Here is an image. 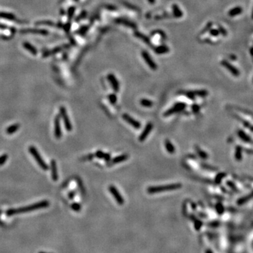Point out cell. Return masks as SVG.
Returning <instances> with one entry per match:
<instances>
[{
  "instance_id": "38",
  "label": "cell",
  "mask_w": 253,
  "mask_h": 253,
  "mask_svg": "<svg viewBox=\"0 0 253 253\" xmlns=\"http://www.w3.org/2000/svg\"><path fill=\"white\" fill-rule=\"evenodd\" d=\"M71 208L75 212H79L81 210V205L79 203H73L71 205Z\"/></svg>"
},
{
  "instance_id": "7",
  "label": "cell",
  "mask_w": 253,
  "mask_h": 253,
  "mask_svg": "<svg viewBox=\"0 0 253 253\" xmlns=\"http://www.w3.org/2000/svg\"><path fill=\"white\" fill-rule=\"evenodd\" d=\"M60 113H61V116H62L63 121H64V124H65V127H66V130L68 131V132H70V131L72 130V125H71V122L69 120V117L68 116L66 108H65L64 107L61 106V108H60Z\"/></svg>"
},
{
  "instance_id": "18",
  "label": "cell",
  "mask_w": 253,
  "mask_h": 253,
  "mask_svg": "<svg viewBox=\"0 0 253 253\" xmlns=\"http://www.w3.org/2000/svg\"><path fill=\"white\" fill-rule=\"evenodd\" d=\"M134 35L135 37H138V38L141 39V40H142L143 42H145L146 44H150V38H149V37H148V36H146V35H144V34L142 33V32L136 31V32H134Z\"/></svg>"
},
{
  "instance_id": "32",
  "label": "cell",
  "mask_w": 253,
  "mask_h": 253,
  "mask_svg": "<svg viewBox=\"0 0 253 253\" xmlns=\"http://www.w3.org/2000/svg\"><path fill=\"white\" fill-rule=\"evenodd\" d=\"M225 176H226V174L225 173H219V174H218L216 176V177H215V183L216 184H221L222 182V180L223 178H224Z\"/></svg>"
},
{
  "instance_id": "5",
  "label": "cell",
  "mask_w": 253,
  "mask_h": 253,
  "mask_svg": "<svg viewBox=\"0 0 253 253\" xmlns=\"http://www.w3.org/2000/svg\"><path fill=\"white\" fill-rule=\"evenodd\" d=\"M109 189L110 193L112 194V196L114 197L115 200H116L117 203L120 205H122L124 203V200L123 199L122 196H121V194H120V192L118 191V190L113 185H111L108 188Z\"/></svg>"
},
{
  "instance_id": "33",
  "label": "cell",
  "mask_w": 253,
  "mask_h": 253,
  "mask_svg": "<svg viewBox=\"0 0 253 253\" xmlns=\"http://www.w3.org/2000/svg\"><path fill=\"white\" fill-rule=\"evenodd\" d=\"M226 185L228 186V187L231 189L232 191H234V192L236 193H239V190L238 189V188L236 187V185L234 184V183L233 182V181H226Z\"/></svg>"
},
{
  "instance_id": "48",
  "label": "cell",
  "mask_w": 253,
  "mask_h": 253,
  "mask_svg": "<svg viewBox=\"0 0 253 253\" xmlns=\"http://www.w3.org/2000/svg\"><path fill=\"white\" fill-rule=\"evenodd\" d=\"M219 223L218 222H212V223L210 224V226L212 227H217L218 226Z\"/></svg>"
},
{
  "instance_id": "42",
  "label": "cell",
  "mask_w": 253,
  "mask_h": 253,
  "mask_svg": "<svg viewBox=\"0 0 253 253\" xmlns=\"http://www.w3.org/2000/svg\"><path fill=\"white\" fill-rule=\"evenodd\" d=\"M200 106L198 104H194L192 105V111L195 113H198L200 111Z\"/></svg>"
},
{
  "instance_id": "11",
  "label": "cell",
  "mask_w": 253,
  "mask_h": 253,
  "mask_svg": "<svg viewBox=\"0 0 253 253\" xmlns=\"http://www.w3.org/2000/svg\"><path fill=\"white\" fill-rule=\"evenodd\" d=\"M222 65L223 66H224L228 70H229L230 72H231V74L233 75L236 76V77H238V76L240 75V72L239 70L237 68H236L234 67V66H232L231 64H230L227 61H225V60H223V61L221 62Z\"/></svg>"
},
{
  "instance_id": "1",
  "label": "cell",
  "mask_w": 253,
  "mask_h": 253,
  "mask_svg": "<svg viewBox=\"0 0 253 253\" xmlns=\"http://www.w3.org/2000/svg\"><path fill=\"white\" fill-rule=\"evenodd\" d=\"M49 205V202L47 200H44L42 201V202L33 204V205L26 206V207H21V208L18 209H11V210H9L7 211L6 214H7L8 216H12V215L22 213V212H30V211L32 210H39V209L44 208V207H46Z\"/></svg>"
},
{
  "instance_id": "43",
  "label": "cell",
  "mask_w": 253,
  "mask_h": 253,
  "mask_svg": "<svg viewBox=\"0 0 253 253\" xmlns=\"http://www.w3.org/2000/svg\"><path fill=\"white\" fill-rule=\"evenodd\" d=\"M123 4H124V5H125L127 8H130V9H134V10H138V9L137 7H136V6H134L133 5H132V4H128L127 2H125V1H124V2H123Z\"/></svg>"
},
{
  "instance_id": "41",
  "label": "cell",
  "mask_w": 253,
  "mask_h": 253,
  "mask_svg": "<svg viewBox=\"0 0 253 253\" xmlns=\"http://www.w3.org/2000/svg\"><path fill=\"white\" fill-rule=\"evenodd\" d=\"M219 33L222 34V35H223L224 36H226V35H227L226 30H225V29L223 27H222L221 25H219Z\"/></svg>"
},
{
  "instance_id": "29",
  "label": "cell",
  "mask_w": 253,
  "mask_h": 253,
  "mask_svg": "<svg viewBox=\"0 0 253 253\" xmlns=\"http://www.w3.org/2000/svg\"><path fill=\"white\" fill-rule=\"evenodd\" d=\"M234 116L235 118H236L238 121H240V122H242V124H243V126H244L245 127L249 128V129H250L251 126H252V125H251L250 123L249 122H248L247 120H245L243 119V118H240V117L238 116H237V115H234V116Z\"/></svg>"
},
{
  "instance_id": "53",
  "label": "cell",
  "mask_w": 253,
  "mask_h": 253,
  "mask_svg": "<svg viewBox=\"0 0 253 253\" xmlns=\"http://www.w3.org/2000/svg\"><path fill=\"white\" fill-rule=\"evenodd\" d=\"M251 53H252V55H253V48H252V49H251Z\"/></svg>"
},
{
  "instance_id": "35",
  "label": "cell",
  "mask_w": 253,
  "mask_h": 253,
  "mask_svg": "<svg viewBox=\"0 0 253 253\" xmlns=\"http://www.w3.org/2000/svg\"><path fill=\"white\" fill-rule=\"evenodd\" d=\"M151 35H160V36H161L163 37V39L166 38V35H165V32L163 31H162V30H154L153 32H151Z\"/></svg>"
},
{
  "instance_id": "8",
  "label": "cell",
  "mask_w": 253,
  "mask_h": 253,
  "mask_svg": "<svg viewBox=\"0 0 253 253\" xmlns=\"http://www.w3.org/2000/svg\"><path fill=\"white\" fill-rule=\"evenodd\" d=\"M122 118L124 120H125L129 124H130L131 126L133 127L135 129H140L141 127H142V124L139 122V121H137V120H134L132 117L129 116L128 114H123L122 115Z\"/></svg>"
},
{
  "instance_id": "23",
  "label": "cell",
  "mask_w": 253,
  "mask_h": 253,
  "mask_svg": "<svg viewBox=\"0 0 253 253\" xmlns=\"http://www.w3.org/2000/svg\"><path fill=\"white\" fill-rule=\"evenodd\" d=\"M253 198V196L252 194H249L248 196H244V197L241 198H239L237 201V204L238 205H244L245 203H246V202H248V201L250 200H251Z\"/></svg>"
},
{
  "instance_id": "12",
  "label": "cell",
  "mask_w": 253,
  "mask_h": 253,
  "mask_svg": "<svg viewBox=\"0 0 253 253\" xmlns=\"http://www.w3.org/2000/svg\"><path fill=\"white\" fill-rule=\"evenodd\" d=\"M54 135L56 139H60L61 137V130L60 126V116L58 115L56 117L54 120Z\"/></svg>"
},
{
  "instance_id": "21",
  "label": "cell",
  "mask_w": 253,
  "mask_h": 253,
  "mask_svg": "<svg viewBox=\"0 0 253 253\" xmlns=\"http://www.w3.org/2000/svg\"><path fill=\"white\" fill-rule=\"evenodd\" d=\"M165 148L170 154H174L175 153V147L169 139H166L165 142Z\"/></svg>"
},
{
  "instance_id": "24",
  "label": "cell",
  "mask_w": 253,
  "mask_h": 253,
  "mask_svg": "<svg viewBox=\"0 0 253 253\" xmlns=\"http://www.w3.org/2000/svg\"><path fill=\"white\" fill-rule=\"evenodd\" d=\"M19 127H20V124H13V125H11L10 127H9L7 128V129H6V132H7V134H14V133H15L16 132H17V131L18 130Z\"/></svg>"
},
{
  "instance_id": "54",
  "label": "cell",
  "mask_w": 253,
  "mask_h": 253,
  "mask_svg": "<svg viewBox=\"0 0 253 253\" xmlns=\"http://www.w3.org/2000/svg\"><path fill=\"white\" fill-rule=\"evenodd\" d=\"M251 194H252V196H253V191H252V193H251Z\"/></svg>"
},
{
  "instance_id": "47",
  "label": "cell",
  "mask_w": 253,
  "mask_h": 253,
  "mask_svg": "<svg viewBox=\"0 0 253 253\" xmlns=\"http://www.w3.org/2000/svg\"><path fill=\"white\" fill-rule=\"evenodd\" d=\"M106 8L108 9H110V10H116L117 9L116 6H113L112 5H107Z\"/></svg>"
},
{
  "instance_id": "55",
  "label": "cell",
  "mask_w": 253,
  "mask_h": 253,
  "mask_svg": "<svg viewBox=\"0 0 253 253\" xmlns=\"http://www.w3.org/2000/svg\"><path fill=\"white\" fill-rule=\"evenodd\" d=\"M40 253H46V252H40Z\"/></svg>"
},
{
  "instance_id": "6",
  "label": "cell",
  "mask_w": 253,
  "mask_h": 253,
  "mask_svg": "<svg viewBox=\"0 0 253 253\" xmlns=\"http://www.w3.org/2000/svg\"><path fill=\"white\" fill-rule=\"evenodd\" d=\"M142 56L144 61H145L146 63L149 66L150 69L153 70H156L158 69V66H157L156 63H155L153 58H151V56H150V54L146 51H142Z\"/></svg>"
},
{
  "instance_id": "10",
  "label": "cell",
  "mask_w": 253,
  "mask_h": 253,
  "mask_svg": "<svg viewBox=\"0 0 253 253\" xmlns=\"http://www.w3.org/2000/svg\"><path fill=\"white\" fill-rule=\"evenodd\" d=\"M108 79L109 81L110 84H111L112 88L113 89V90L116 92H118L120 90V83L119 81L118 80V79L116 78V76L113 74L110 73L108 75Z\"/></svg>"
},
{
  "instance_id": "25",
  "label": "cell",
  "mask_w": 253,
  "mask_h": 253,
  "mask_svg": "<svg viewBox=\"0 0 253 253\" xmlns=\"http://www.w3.org/2000/svg\"><path fill=\"white\" fill-rule=\"evenodd\" d=\"M140 104L144 107L150 108L153 105V102L149 99H146V98H142L140 100Z\"/></svg>"
},
{
  "instance_id": "40",
  "label": "cell",
  "mask_w": 253,
  "mask_h": 253,
  "mask_svg": "<svg viewBox=\"0 0 253 253\" xmlns=\"http://www.w3.org/2000/svg\"><path fill=\"white\" fill-rule=\"evenodd\" d=\"M210 35H212V36L214 37H217L218 36V35H219V30H216V29H212V30H211L210 31Z\"/></svg>"
},
{
  "instance_id": "16",
  "label": "cell",
  "mask_w": 253,
  "mask_h": 253,
  "mask_svg": "<svg viewBox=\"0 0 253 253\" xmlns=\"http://www.w3.org/2000/svg\"><path fill=\"white\" fill-rule=\"evenodd\" d=\"M237 134L238 137L240 138V139H241V140L243 141V142H245V143H250L251 142V138L249 137V136L247 134H246L245 132H244V131L241 130V129H238L237 131Z\"/></svg>"
},
{
  "instance_id": "34",
  "label": "cell",
  "mask_w": 253,
  "mask_h": 253,
  "mask_svg": "<svg viewBox=\"0 0 253 253\" xmlns=\"http://www.w3.org/2000/svg\"><path fill=\"white\" fill-rule=\"evenodd\" d=\"M108 99H109L110 102H111V103H112V104H116L118 98H117L116 94H110L108 95Z\"/></svg>"
},
{
  "instance_id": "13",
  "label": "cell",
  "mask_w": 253,
  "mask_h": 253,
  "mask_svg": "<svg viewBox=\"0 0 253 253\" xmlns=\"http://www.w3.org/2000/svg\"><path fill=\"white\" fill-rule=\"evenodd\" d=\"M154 51L157 54H165L170 51V48L165 44H161L154 47Z\"/></svg>"
},
{
  "instance_id": "3",
  "label": "cell",
  "mask_w": 253,
  "mask_h": 253,
  "mask_svg": "<svg viewBox=\"0 0 253 253\" xmlns=\"http://www.w3.org/2000/svg\"><path fill=\"white\" fill-rule=\"evenodd\" d=\"M29 151H30V153H31V155L33 156V158L35 159L37 164L40 165V168H41L42 170H46V171L49 170L48 165H46V163L43 160V159L42 158L41 155H40V153H39V152L37 151V149L35 148V147L32 146L29 147Z\"/></svg>"
},
{
  "instance_id": "14",
  "label": "cell",
  "mask_w": 253,
  "mask_h": 253,
  "mask_svg": "<svg viewBox=\"0 0 253 253\" xmlns=\"http://www.w3.org/2000/svg\"><path fill=\"white\" fill-rule=\"evenodd\" d=\"M117 23H120V24H122V25H125V26L127 27H132V29H136L137 28V25H136V24H134V23L131 22V21H129V20H127V19L125 18H118L116 20Z\"/></svg>"
},
{
  "instance_id": "44",
  "label": "cell",
  "mask_w": 253,
  "mask_h": 253,
  "mask_svg": "<svg viewBox=\"0 0 253 253\" xmlns=\"http://www.w3.org/2000/svg\"><path fill=\"white\" fill-rule=\"evenodd\" d=\"M212 23H208V24H207V25H206V27H205V29H204V30H202V32H207V30H209V29H210V27H211V26H212Z\"/></svg>"
},
{
  "instance_id": "4",
  "label": "cell",
  "mask_w": 253,
  "mask_h": 253,
  "mask_svg": "<svg viewBox=\"0 0 253 253\" xmlns=\"http://www.w3.org/2000/svg\"><path fill=\"white\" fill-rule=\"evenodd\" d=\"M186 103H176V104L173 105V106L171 108H170V109L168 110V111L164 113V116H165V117L170 116H171V115L174 114V113H178V112L183 111V110H184V108H186Z\"/></svg>"
},
{
  "instance_id": "50",
  "label": "cell",
  "mask_w": 253,
  "mask_h": 253,
  "mask_svg": "<svg viewBox=\"0 0 253 253\" xmlns=\"http://www.w3.org/2000/svg\"><path fill=\"white\" fill-rule=\"evenodd\" d=\"M148 2L151 4H155V0H148Z\"/></svg>"
},
{
  "instance_id": "31",
  "label": "cell",
  "mask_w": 253,
  "mask_h": 253,
  "mask_svg": "<svg viewBox=\"0 0 253 253\" xmlns=\"http://www.w3.org/2000/svg\"><path fill=\"white\" fill-rule=\"evenodd\" d=\"M235 108H236V110H237V111H240V112H242L243 114L246 115V116H250L253 118V113L252 112H251L250 111H248L247 109H245V108H239V107H235Z\"/></svg>"
},
{
  "instance_id": "46",
  "label": "cell",
  "mask_w": 253,
  "mask_h": 253,
  "mask_svg": "<svg viewBox=\"0 0 253 253\" xmlns=\"http://www.w3.org/2000/svg\"><path fill=\"white\" fill-rule=\"evenodd\" d=\"M93 158H94V155H92V154H90V155H88L87 156L84 157V160H92V159Z\"/></svg>"
},
{
  "instance_id": "28",
  "label": "cell",
  "mask_w": 253,
  "mask_h": 253,
  "mask_svg": "<svg viewBox=\"0 0 253 253\" xmlns=\"http://www.w3.org/2000/svg\"><path fill=\"white\" fill-rule=\"evenodd\" d=\"M241 12H242V9L238 6V7H236L234 8V9L230 10L229 12H228V15L231 16V17H233V16L238 15V14H241Z\"/></svg>"
},
{
  "instance_id": "49",
  "label": "cell",
  "mask_w": 253,
  "mask_h": 253,
  "mask_svg": "<svg viewBox=\"0 0 253 253\" xmlns=\"http://www.w3.org/2000/svg\"><path fill=\"white\" fill-rule=\"evenodd\" d=\"M75 195V192H71L69 194V198L70 199H72L74 198Z\"/></svg>"
},
{
  "instance_id": "30",
  "label": "cell",
  "mask_w": 253,
  "mask_h": 253,
  "mask_svg": "<svg viewBox=\"0 0 253 253\" xmlns=\"http://www.w3.org/2000/svg\"><path fill=\"white\" fill-rule=\"evenodd\" d=\"M215 208H216V211L218 213V215H223L224 212V205H222L221 202H217L216 204V206H215Z\"/></svg>"
},
{
  "instance_id": "27",
  "label": "cell",
  "mask_w": 253,
  "mask_h": 253,
  "mask_svg": "<svg viewBox=\"0 0 253 253\" xmlns=\"http://www.w3.org/2000/svg\"><path fill=\"white\" fill-rule=\"evenodd\" d=\"M196 151H197V153L198 154L199 156H200V158H202V160H206V159L208 158V155H207L204 150L200 149L198 146H196Z\"/></svg>"
},
{
  "instance_id": "39",
  "label": "cell",
  "mask_w": 253,
  "mask_h": 253,
  "mask_svg": "<svg viewBox=\"0 0 253 253\" xmlns=\"http://www.w3.org/2000/svg\"><path fill=\"white\" fill-rule=\"evenodd\" d=\"M185 95H186V97H188V98H189L190 99H192V100H194L196 97V96L194 95V92H191V91L185 92Z\"/></svg>"
},
{
  "instance_id": "19",
  "label": "cell",
  "mask_w": 253,
  "mask_h": 253,
  "mask_svg": "<svg viewBox=\"0 0 253 253\" xmlns=\"http://www.w3.org/2000/svg\"><path fill=\"white\" fill-rule=\"evenodd\" d=\"M95 156L99 159H103L105 161H109L111 160V155L109 153H104L101 150H98L96 152Z\"/></svg>"
},
{
  "instance_id": "45",
  "label": "cell",
  "mask_w": 253,
  "mask_h": 253,
  "mask_svg": "<svg viewBox=\"0 0 253 253\" xmlns=\"http://www.w3.org/2000/svg\"><path fill=\"white\" fill-rule=\"evenodd\" d=\"M245 151L247 153L250 154V155H253V149H250V148L245 149Z\"/></svg>"
},
{
  "instance_id": "37",
  "label": "cell",
  "mask_w": 253,
  "mask_h": 253,
  "mask_svg": "<svg viewBox=\"0 0 253 253\" xmlns=\"http://www.w3.org/2000/svg\"><path fill=\"white\" fill-rule=\"evenodd\" d=\"M202 226V222L200 220H196L195 223H194V227H195L196 230L198 231L200 229V228Z\"/></svg>"
},
{
  "instance_id": "17",
  "label": "cell",
  "mask_w": 253,
  "mask_h": 253,
  "mask_svg": "<svg viewBox=\"0 0 253 253\" xmlns=\"http://www.w3.org/2000/svg\"><path fill=\"white\" fill-rule=\"evenodd\" d=\"M243 149L241 146H237L235 148L234 157L237 161H241L243 160Z\"/></svg>"
},
{
  "instance_id": "26",
  "label": "cell",
  "mask_w": 253,
  "mask_h": 253,
  "mask_svg": "<svg viewBox=\"0 0 253 253\" xmlns=\"http://www.w3.org/2000/svg\"><path fill=\"white\" fill-rule=\"evenodd\" d=\"M194 94L196 96H199V97H202V98H204V97H206L207 95H208L209 92L205 90H200L194 91Z\"/></svg>"
},
{
  "instance_id": "52",
  "label": "cell",
  "mask_w": 253,
  "mask_h": 253,
  "mask_svg": "<svg viewBox=\"0 0 253 253\" xmlns=\"http://www.w3.org/2000/svg\"><path fill=\"white\" fill-rule=\"evenodd\" d=\"M250 129V131H251V132H253V126H251Z\"/></svg>"
},
{
  "instance_id": "51",
  "label": "cell",
  "mask_w": 253,
  "mask_h": 253,
  "mask_svg": "<svg viewBox=\"0 0 253 253\" xmlns=\"http://www.w3.org/2000/svg\"><path fill=\"white\" fill-rule=\"evenodd\" d=\"M205 253H213V252H212L210 249H207V250H206Z\"/></svg>"
},
{
  "instance_id": "20",
  "label": "cell",
  "mask_w": 253,
  "mask_h": 253,
  "mask_svg": "<svg viewBox=\"0 0 253 253\" xmlns=\"http://www.w3.org/2000/svg\"><path fill=\"white\" fill-rule=\"evenodd\" d=\"M172 8V12L175 18H179L182 17L183 15H184L182 11L180 9V8L176 4H173Z\"/></svg>"
},
{
  "instance_id": "15",
  "label": "cell",
  "mask_w": 253,
  "mask_h": 253,
  "mask_svg": "<svg viewBox=\"0 0 253 253\" xmlns=\"http://www.w3.org/2000/svg\"><path fill=\"white\" fill-rule=\"evenodd\" d=\"M51 176L54 181L58 180V172H57V165L54 160H52L51 162Z\"/></svg>"
},
{
  "instance_id": "2",
  "label": "cell",
  "mask_w": 253,
  "mask_h": 253,
  "mask_svg": "<svg viewBox=\"0 0 253 253\" xmlns=\"http://www.w3.org/2000/svg\"><path fill=\"white\" fill-rule=\"evenodd\" d=\"M181 186H182V185H181V184H179V183L163 185V186H150V187H148L147 189V192L149 194H159V193L165 192V191L179 189H181Z\"/></svg>"
},
{
  "instance_id": "9",
  "label": "cell",
  "mask_w": 253,
  "mask_h": 253,
  "mask_svg": "<svg viewBox=\"0 0 253 253\" xmlns=\"http://www.w3.org/2000/svg\"><path fill=\"white\" fill-rule=\"evenodd\" d=\"M153 124L152 122H148V124L146 125L145 128H144V129L143 130V132L142 134H141V135L139 136V141L140 142H144V141L146 140V139L148 137V136L149 135V134H150V132L152 131V129H153Z\"/></svg>"
},
{
  "instance_id": "22",
  "label": "cell",
  "mask_w": 253,
  "mask_h": 253,
  "mask_svg": "<svg viewBox=\"0 0 253 253\" xmlns=\"http://www.w3.org/2000/svg\"><path fill=\"white\" fill-rule=\"evenodd\" d=\"M128 158H129V156H128L127 154H123V155H119V156H116V158H113V160H112V163L118 164L122 163V162L125 161V160H127Z\"/></svg>"
},
{
  "instance_id": "36",
  "label": "cell",
  "mask_w": 253,
  "mask_h": 253,
  "mask_svg": "<svg viewBox=\"0 0 253 253\" xmlns=\"http://www.w3.org/2000/svg\"><path fill=\"white\" fill-rule=\"evenodd\" d=\"M8 159V155L7 154H4L1 156H0V166L4 165L6 163V161Z\"/></svg>"
}]
</instances>
